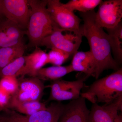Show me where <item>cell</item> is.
Listing matches in <instances>:
<instances>
[{
  "label": "cell",
  "instance_id": "2e32d148",
  "mask_svg": "<svg viewBox=\"0 0 122 122\" xmlns=\"http://www.w3.org/2000/svg\"><path fill=\"white\" fill-rule=\"evenodd\" d=\"M109 43L114 55V59L118 64L122 62V23L121 21L115 28L106 29Z\"/></svg>",
  "mask_w": 122,
  "mask_h": 122
},
{
  "label": "cell",
  "instance_id": "44dd1931",
  "mask_svg": "<svg viewBox=\"0 0 122 122\" xmlns=\"http://www.w3.org/2000/svg\"><path fill=\"white\" fill-rule=\"evenodd\" d=\"M19 86L18 80L16 76H6L0 81V89L12 96L17 91Z\"/></svg>",
  "mask_w": 122,
  "mask_h": 122
},
{
  "label": "cell",
  "instance_id": "484cf974",
  "mask_svg": "<svg viewBox=\"0 0 122 122\" xmlns=\"http://www.w3.org/2000/svg\"><path fill=\"white\" fill-rule=\"evenodd\" d=\"M114 122H122V116L118 114L115 119Z\"/></svg>",
  "mask_w": 122,
  "mask_h": 122
},
{
  "label": "cell",
  "instance_id": "d4e9b609",
  "mask_svg": "<svg viewBox=\"0 0 122 122\" xmlns=\"http://www.w3.org/2000/svg\"><path fill=\"white\" fill-rule=\"evenodd\" d=\"M11 97L0 89V109L9 107Z\"/></svg>",
  "mask_w": 122,
  "mask_h": 122
},
{
  "label": "cell",
  "instance_id": "52a82bcc",
  "mask_svg": "<svg viewBox=\"0 0 122 122\" xmlns=\"http://www.w3.org/2000/svg\"><path fill=\"white\" fill-rule=\"evenodd\" d=\"M86 77L75 81H68L60 79L53 81L48 87L51 89L49 100L61 102L73 100L81 96V92Z\"/></svg>",
  "mask_w": 122,
  "mask_h": 122
},
{
  "label": "cell",
  "instance_id": "4316f807",
  "mask_svg": "<svg viewBox=\"0 0 122 122\" xmlns=\"http://www.w3.org/2000/svg\"><path fill=\"white\" fill-rule=\"evenodd\" d=\"M4 16L2 12V0H0V20H1V18Z\"/></svg>",
  "mask_w": 122,
  "mask_h": 122
},
{
  "label": "cell",
  "instance_id": "7a4b0ae2",
  "mask_svg": "<svg viewBox=\"0 0 122 122\" xmlns=\"http://www.w3.org/2000/svg\"><path fill=\"white\" fill-rule=\"evenodd\" d=\"M30 10L26 34L29 47H38L42 40L57 29L48 10L47 0H28ZM60 29V28H59Z\"/></svg>",
  "mask_w": 122,
  "mask_h": 122
},
{
  "label": "cell",
  "instance_id": "ba28073f",
  "mask_svg": "<svg viewBox=\"0 0 122 122\" xmlns=\"http://www.w3.org/2000/svg\"><path fill=\"white\" fill-rule=\"evenodd\" d=\"M2 12L7 20L26 30L30 10L27 0H2Z\"/></svg>",
  "mask_w": 122,
  "mask_h": 122
},
{
  "label": "cell",
  "instance_id": "5bb4252c",
  "mask_svg": "<svg viewBox=\"0 0 122 122\" xmlns=\"http://www.w3.org/2000/svg\"><path fill=\"white\" fill-rule=\"evenodd\" d=\"M71 65L74 71L84 73L86 78L91 76L95 77L96 65L94 57L90 51H77L74 55Z\"/></svg>",
  "mask_w": 122,
  "mask_h": 122
},
{
  "label": "cell",
  "instance_id": "9c48e42d",
  "mask_svg": "<svg viewBox=\"0 0 122 122\" xmlns=\"http://www.w3.org/2000/svg\"><path fill=\"white\" fill-rule=\"evenodd\" d=\"M18 81V89L11 96L12 97L21 102L39 101L45 89V86L41 80L37 77L28 78L22 77Z\"/></svg>",
  "mask_w": 122,
  "mask_h": 122
},
{
  "label": "cell",
  "instance_id": "9a60e30c",
  "mask_svg": "<svg viewBox=\"0 0 122 122\" xmlns=\"http://www.w3.org/2000/svg\"><path fill=\"white\" fill-rule=\"evenodd\" d=\"M61 102L52 103L45 110L27 116L28 122H58L64 109Z\"/></svg>",
  "mask_w": 122,
  "mask_h": 122
},
{
  "label": "cell",
  "instance_id": "ac0fdd59",
  "mask_svg": "<svg viewBox=\"0 0 122 122\" xmlns=\"http://www.w3.org/2000/svg\"><path fill=\"white\" fill-rule=\"evenodd\" d=\"M9 107L14 109L18 112L29 116L38 112L45 110L46 105L39 101L21 102L11 97Z\"/></svg>",
  "mask_w": 122,
  "mask_h": 122
},
{
  "label": "cell",
  "instance_id": "cb8c5ba5",
  "mask_svg": "<svg viewBox=\"0 0 122 122\" xmlns=\"http://www.w3.org/2000/svg\"><path fill=\"white\" fill-rule=\"evenodd\" d=\"M0 122H28L27 116L18 113L14 111L8 112L7 115L0 116Z\"/></svg>",
  "mask_w": 122,
  "mask_h": 122
},
{
  "label": "cell",
  "instance_id": "5b68a950",
  "mask_svg": "<svg viewBox=\"0 0 122 122\" xmlns=\"http://www.w3.org/2000/svg\"><path fill=\"white\" fill-rule=\"evenodd\" d=\"M47 10L53 21L59 28L76 34L81 33V19L64 7L59 0H47Z\"/></svg>",
  "mask_w": 122,
  "mask_h": 122
},
{
  "label": "cell",
  "instance_id": "8992f818",
  "mask_svg": "<svg viewBox=\"0 0 122 122\" xmlns=\"http://www.w3.org/2000/svg\"><path fill=\"white\" fill-rule=\"evenodd\" d=\"M122 0H102L95 12L96 24L103 28H113L122 21Z\"/></svg>",
  "mask_w": 122,
  "mask_h": 122
},
{
  "label": "cell",
  "instance_id": "603a6c76",
  "mask_svg": "<svg viewBox=\"0 0 122 122\" xmlns=\"http://www.w3.org/2000/svg\"><path fill=\"white\" fill-rule=\"evenodd\" d=\"M70 57L69 55L57 49H51L47 53V64L61 66Z\"/></svg>",
  "mask_w": 122,
  "mask_h": 122
},
{
  "label": "cell",
  "instance_id": "7c38bea8",
  "mask_svg": "<svg viewBox=\"0 0 122 122\" xmlns=\"http://www.w3.org/2000/svg\"><path fill=\"white\" fill-rule=\"evenodd\" d=\"M26 30L6 19L0 20V48L12 46L22 42Z\"/></svg>",
  "mask_w": 122,
  "mask_h": 122
},
{
  "label": "cell",
  "instance_id": "4fadbf2b",
  "mask_svg": "<svg viewBox=\"0 0 122 122\" xmlns=\"http://www.w3.org/2000/svg\"><path fill=\"white\" fill-rule=\"evenodd\" d=\"M25 57V65L18 72L16 77L21 76L22 77L25 75L36 77L38 71L47 64V53L38 47Z\"/></svg>",
  "mask_w": 122,
  "mask_h": 122
},
{
  "label": "cell",
  "instance_id": "7402d4cb",
  "mask_svg": "<svg viewBox=\"0 0 122 122\" xmlns=\"http://www.w3.org/2000/svg\"><path fill=\"white\" fill-rule=\"evenodd\" d=\"M25 46L22 42L12 46L0 48V58L24 56Z\"/></svg>",
  "mask_w": 122,
  "mask_h": 122
},
{
  "label": "cell",
  "instance_id": "d6986e66",
  "mask_svg": "<svg viewBox=\"0 0 122 122\" xmlns=\"http://www.w3.org/2000/svg\"><path fill=\"white\" fill-rule=\"evenodd\" d=\"M102 1V0H71L63 5L71 12L78 11L80 13H86L94 10Z\"/></svg>",
  "mask_w": 122,
  "mask_h": 122
},
{
  "label": "cell",
  "instance_id": "8fae6325",
  "mask_svg": "<svg viewBox=\"0 0 122 122\" xmlns=\"http://www.w3.org/2000/svg\"><path fill=\"white\" fill-rule=\"evenodd\" d=\"M90 111L87 108L86 99L80 97L64 105L60 118L61 122H89ZM59 119V120H60Z\"/></svg>",
  "mask_w": 122,
  "mask_h": 122
},
{
  "label": "cell",
  "instance_id": "6da1fadb",
  "mask_svg": "<svg viewBox=\"0 0 122 122\" xmlns=\"http://www.w3.org/2000/svg\"><path fill=\"white\" fill-rule=\"evenodd\" d=\"M84 24L81 26L83 36L86 38L90 46V50L94 57L96 65L95 77L98 78L105 70L116 71L120 69L112 57L108 34L103 28L99 27L95 21V12L94 10L86 13H80Z\"/></svg>",
  "mask_w": 122,
  "mask_h": 122
},
{
  "label": "cell",
  "instance_id": "277c9868",
  "mask_svg": "<svg viewBox=\"0 0 122 122\" xmlns=\"http://www.w3.org/2000/svg\"><path fill=\"white\" fill-rule=\"evenodd\" d=\"M64 31L66 30L59 28L55 30L42 41L40 46H45L51 49H57L69 55L70 56L74 55L81 43L82 33L76 34L68 31L64 34Z\"/></svg>",
  "mask_w": 122,
  "mask_h": 122
},
{
  "label": "cell",
  "instance_id": "ffe728a7",
  "mask_svg": "<svg viewBox=\"0 0 122 122\" xmlns=\"http://www.w3.org/2000/svg\"><path fill=\"white\" fill-rule=\"evenodd\" d=\"M25 63V56L17 58L0 70V76L1 78L6 76L16 77L18 72L24 66Z\"/></svg>",
  "mask_w": 122,
  "mask_h": 122
},
{
  "label": "cell",
  "instance_id": "e0dca14e",
  "mask_svg": "<svg viewBox=\"0 0 122 122\" xmlns=\"http://www.w3.org/2000/svg\"><path fill=\"white\" fill-rule=\"evenodd\" d=\"M74 72L71 65L62 66H54L41 68L38 71L36 77L40 80L54 81Z\"/></svg>",
  "mask_w": 122,
  "mask_h": 122
},
{
  "label": "cell",
  "instance_id": "30bf717a",
  "mask_svg": "<svg viewBox=\"0 0 122 122\" xmlns=\"http://www.w3.org/2000/svg\"><path fill=\"white\" fill-rule=\"evenodd\" d=\"M122 110V95L113 102L99 106L93 103L90 111L89 122H114L118 112Z\"/></svg>",
  "mask_w": 122,
  "mask_h": 122
},
{
  "label": "cell",
  "instance_id": "3957f363",
  "mask_svg": "<svg viewBox=\"0 0 122 122\" xmlns=\"http://www.w3.org/2000/svg\"><path fill=\"white\" fill-rule=\"evenodd\" d=\"M122 95V69L96 80L81 96L93 103L109 104Z\"/></svg>",
  "mask_w": 122,
  "mask_h": 122
}]
</instances>
